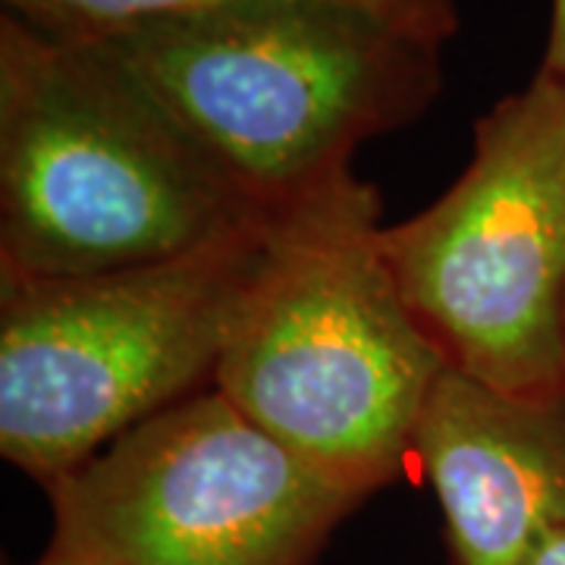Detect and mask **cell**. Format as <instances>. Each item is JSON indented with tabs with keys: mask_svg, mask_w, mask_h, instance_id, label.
I'll return each instance as SVG.
<instances>
[{
	"mask_svg": "<svg viewBox=\"0 0 565 565\" xmlns=\"http://www.w3.org/2000/svg\"><path fill=\"white\" fill-rule=\"evenodd\" d=\"M98 41L223 170L277 207L444 92V44L340 0L148 20Z\"/></svg>",
	"mask_w": 565,
	"mask_h": 565,
	"instance_id": "cell-3",
	"label": "cell"
},
{
	"mask_svg": "<svg viewBox=\"0 0 565 565\" xmlns=\"http://www.w3.org/2000/svg\"><path fill=\"white\" fill-rule=\"evenodd\" d=\"M541 70L565 76V0H553V22H550V41Z\"/></svg>",
	"mask_w": 565,
	"mask_h": 565,
	"instance_id": "cell-9",
	"label": "cell"
},
{
	"mask_svg": "<svg viewBox=\"0 0 565 565\" xmlns=\"http://www.w3.org/2000/svg\"><path fill=\"white\" fill-rule=\"evenodd\" d=\"M381 245L449 371L515 399L565 396V76L537 70L493 104L459 180Z\"/></svg>",
	"mask_w": 565,
	"mask_h": 565,
	"instance_id": "cell-5",
	"label": "cell"
},
{
	"mask_svg": "<svg viewBox=\"0 0 565 565\" xmlns=\"http://www.w3.org/2000/svg\"><path fill=\"white\" fill-rule=\"evenodd\" d=\"M525 565H565V519L544 534V541L534 546Z\"/></svg>",
	"mask_w": 565,
	"mask_h": 565,
	"instance_id": "cell-10",
	"label": "cell"
},
{
	"mask_svg": "<svg viewBox=\"0 0 565 565\" xmlns=\"http://www.w3.org/2000/svg\"><path fill=\"white\" fill-rule=\"evenodd\" d=\"M3 13L35 25L54 39H102L126 25L170 17H195L230 7L267 3V0H0ZM374 10L381 17L412 25L424 35L449 41L459 32L456 0H340Z\"/></svg>",
	"mask_w": 565,
	"mask_h": 565,
	"instance_id": "cell-8",
	"label": "cell"
},
{
	"mask_svg": "<svg viewBox=\"0 0 565 565\" xmlns=\"http://www.w3.org/2000/svg\"><path fill=\"white\" fill-rule=\"evenodd\" d=\"M264 221L170 262L0 274V456L47 490L136 424L211 390Z\"/></svg>",
	"mask_w": 565,
	"mask_h": 565,
	"instance_id": "cell-4",
	"label": "cell"
},
{
	"mask_svg": "<svg viewBox=\"0 0 565 565\" xmlns=\"http://www.w3.org/2000/svg\"><path fill=\"white\" fill-rule=\"evenodd\" d=\"M267 211L98 41L0 13V274L170 262Z\"/></svg>",
	"mask_w": 565,
	"mask_h": 565,
	"instance_id": "cell-2",
	"label": "cell"
},
{
	"mask_svg": "<svg viewBox=\"0 0 565 565\" xmlns=\"http://www.w3.org/2000/svg\"><path fill=\"white\" fill-rule=\"evenodd\" d=\"M35 565H76V563H73V559H66V556H61L57 550H51V546H47V553H44Z\"/></svg>",
	"mask_w": 565,
	"mask_h": 565,
	"instance_id": "cell-11",
	"label": "cell"
},
{
	"mask_svg": "<svg viewBox=\"0 0 565 565\" xmlns=\"http://www.w3.org/2000/svg\"><path fill=\"white\" fill-rule=\"evenodd\" d=\"M415 462L440 500L456 565H525L565 519V396L515 399L446 367Z\"/></svg>",
	"mask_w": 565,
	"mask_h": 565,
	"instance_id": "cell-7",
	"label": "cell"
},
{
	"mask_svg": "<svg viewBox=\"0 0 565 565\" xmlns=\"http://www.w3.org/2000/svg\"><path fill=\"white\" fill-rule=\"evenodd\" d=\"M76 565H308L362 505L221 390L136 424L47 487Z\"/></svg>",
	"mask_w": 565,
	"mask_h": 565,
	"instance_id": "cell-6",
	"label": "cell"
},
{
	"mask_svg": "<svg viewBox=\"0 0 565 565\" xmlns=\"http://www.w3.org/2000/svg\"><path fill=\"white\" fill-rule=\"evenodd\" d=\"M381 195L345 170L270 207L214 390L359 500L415 459L446 362L381 245Z\"/></svg>",
	"mask_w": 565,
	"mask_h": 565,
	"instance_id": "cell-1",
	"label": "cell"
}]
</instances>
